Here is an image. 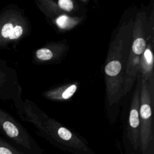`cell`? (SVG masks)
<instances>
[{"mask_svg":"<svg viewBox=\"0 0 154 154\" xmlns=\"http://www.w3.org/2000/svg\"><path fill=\"white\" fill-rule=\"evenodd\" d=\"M32 122L39 134L58 149L70 154H96L83 137L55 120L41 117Z\"/></svg>","mask_w":154,"mask_h":154,"instance_id":"6da1fadb","label":"cell"},{"mask_svg":"<svg viewBox=\"0 0 154 154\" xmlns=\"http://www.w3.org/2000/svg\"><path fill=\"white\" fill-rule=\"evenodd\" d=\"M124 45V41L119 33L111 44L105 66L106 96L110 105L118 103L122 97Z\"/></svg>","mask_w":154,"mask_h":154,"instance_id":"7a4b0ae2","label":"cell"},{"mask_svg":"<svg viewBox=\"0 0 154 154\" xmlns=\"http://www.w3.org/2000/svg\"><path fill=\"white\" fill-rule=\"evenodd\" d=\"M153 96V93L147 82L141 78L138 154H154V131L152 114Z\"/></svg>","mask_w":154,"mask_h":154,"instance_id":"3957f363","label":"cell"},{"mask_svg":"<svg viewBox=\"0 0 154 154\" xmlns=\"http://www.w3.org/2000/svg\"><path fill=\"white\" fill-rule=\"evenodd\" d=\"M141 77L137 76V84L133 93L127 127L123 137L125 154H138L140 136V104Z\"/></svg>","mask_w":154,"mask_h":154,"instance_id":"277c9868","label":"cell"},{"mask_svg":"<svg viewBox=\"0 0 154 154\" xmlns=\"http://www.w3.org/2000/svg\"><path fill=\"white\" fill-rule=\"evenodd\" d=\"M139 73L146 81L150 90L153 93V55L151 43L147 45L141 56Z\"/></svg>","mask_w":154,"mask_h":154,"instance_id":"5b68a950","label":"cell"},{"mask_svg":"<svg viewBox=\"0 0 154 154\" xmlns=\"http://www.w3.org/2000/svg\"><path fill=\"white\" fill-rule=\"evenodd\" d=\"M77 85L73 84L68 85L67 87L49 91L48 93L47 96L49 98L58 100H67L70 98L77 90Z\"/></svg>","mask_w":154,"mask_h":154,"instance_id":"8992f818","label":"cell"},{"mask_svg":"<svg viewBox=\"0 0 154 154\" xmlns=\"http://www.w3.org/2000/svg\"><path fill=\"white\" fill-rule=\"evenodd\" d=\"M23 33V28L20 25L13 26L12 23L5 24L1 29V35L4 38L16 39L20 37Z\"/></svg>","mask_w":154,"mask_h":154,"instance_id":"52a82bcc","label":"cell"},{"mask_svg":"<svg viewBox=\"0 0 154 154\" xmlns=\"http://www.w3.org/2000/svg\"><path fill=\"white\" fill-rule=\"evenodd\" d=\"M0 154H25L0 137Z\"/></svg>","mask_w":154,"mask_h":154,"instance_id":"ba28073f","label":"cell"},{"mask_svg":"<svg viewBox=\"0 0 154 154\" xmlns=\"http://www.w3.org/2000/svg\"><path fill=\"white\" fill-rule=\"evenodd\" d=\"M54 54L52 51L49 48H43L36 51V57L42 61H48L53 58Z\"/></svg>","mask_w":154,"mask_h":154,"instance_id":"9c48e42d","label":"cell"},{"mask_svg":"<svg viewBox=\"0 0 154 154\" xmlns=\"http://www.w3.org/2000/svg\"><path fill=\"white\" fill-rule=\"evenodd\" d=\"M60 9L65 11H71L74 8V4L71 0H59L57 2Z\"/></svg>","mask_w":154,"mask_h":154,"instance_id":"30bf717a","label":"cell"}]
</instances>
